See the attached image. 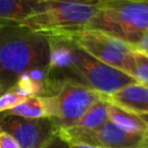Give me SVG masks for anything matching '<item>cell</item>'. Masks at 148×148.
Returning a JSON list of instances; mask_svg holds the SVG:
<instances>
[{"instance_id":"cell-1","label":"cell","mask_w":148,"mask_h":148,"mask_svg":"<svg viewBox=\"0 0 148 148\" xmlns=\"http://www.w3.org/2000/svg\"><path fill=\"white\" fill-rule=\"evenodd\" d=\"M49 67V39L16 23L0 27V83L8 90L25 73Z\"/></svg>"},{"instance_id":"cell-2","label":"cell","mask_w":148,"mask_h":148,"mask_svg":"<svg viewBox=\"0 0 148 148\" xmlns=\"http://www.w3.org/2000/svg\"><path fill=\"white\" fill-rule=\"evenodd\" d=\"M97 10V1L38 0L35 10L16 24L46 37L72 36L73 34L86 29Z\"/></svg>"},{"instance_id":"cell-3","label":"cell","mask_w":148,"mask_h":148,"mask_svg":"<svg viewBox=\"0 0 148 148\" xmlns=\"http://www.w3.org/2000/svg\"><path fill=\"white\" fill-rule=\"evenodd\" d=\"M98 10L87 29L117 37L132 47L148 30V1L101 0Z\"/></svg>"},{"instance_id":"cell-4","label":"cell","mask_w":148,"mask_h":148,"mask_svg":"<svg viewBox=\"0 0 148 148\" xmlns=\"http://www.w3.org/2000/svg\"><path fill=\"white\" fill-rule=\"evenodd\" d=\"M68 37L94 59L125 73L133 50L126 42L103 31L87 28Z\"/></svg>"},{"instance_id":"cell-5","label":"cell","mask_w":148,"mask_h":148,"mask_svg":"<svg viewBox=\"0 0 148 148\" xmlns=\"http://www.w3.org/2000/svg\"><path fill=\"white\" fill-rule=\"evenodd\" d=\"M56 102L57 117L52 119L57 130L73 126L95 103L103 99L97 91L75 82H61L52 95Z\"/></svg>"},{"instance_id":"cell-6","label":"cell","mask_w":148,"mask_h":148,"mask_svg":"<svg viewBox=\"0 0 148 148\" xmlns=\"http://www.w3.org/2000/svg\"><path fill=\"white\" fill-rule=\"evenodd\" d=\"M49 84L50 96L61 82L81 83L77 65L83 51L68 36H49Z\"/></svg>"},{"instance_id":"cell-7","label":"cell","mask_w":148,"mask_h":148,"mask_svg":"<svg viewBox=\"0 0 148 148\" xmlns=\"http://www.w3.org/2000/svg\"><path fill=\"white\" fill-rule=\"evenodd\" d=\"M77 71L81 83L97 91L103 97L110 96L134 82L126 73L94 59L86 52H83L80 58Z\"/></svg>"},{"instance_id":"cell-8","label":"cell","mask_w":148,"mask_h":148,"mask_svg":"<svg viewBox=\"0 0 148 148\" xmlns=\"http://www.w3.org/2000/svg\"><path fill=\"white\" fill-rule=\"evenodd\" d=\"M0 131L13 136L21 148H43L57 132V126L51 118L29 119L1 113Z\"/></svg>"},{"instance_id":"cell-9","label":"cell","mask_w":148,"mask_h":148,"mask_svg":"<svg viewBox=\"0 0 148 148\" xmlns=\"http://www.w3.org/2000/svg\"><path fill=\"white\" fill-rule=\"evenodd\" d=\"M103 98L110 104L148 117V87L146 86L133 82Z\"/></svg>"},{"instance_id":"cell-10","label":"cell","mask_w":148,"mask_h":148,"mask_svg":"<svg viewBox=\"0 0 148 148\" xmlns=\"http://www.w3.org/2000/svg\"><path fill=\"white\" fill-rule=\"evenodd\" d=\"M6 114L29 118V119H40L51 118L56 119L57 110L53 96H30L24 98L17 105L3 112Z\"/></svg>"},{"instance_id":"cell-11","label":"cell","mask_w":148,"mask_h":148,"mask_svg":"<svg viewBox=\"0 0 148 148\" xmlns=\"http://www.w3.org/2000/svg\"><path fill=\"white\" fill-rule=\"evenodd\" d=\"M109 120L123 131L145 138L148 134V117L109 103Z\"/></svg>"},{"instance_id":"cell-12","label":"cell","mask_w":148,"mask_h":148,"mask_svg":"<svg viewBox=\"0 0 148 148\" xmlns=\"http://www.w3.org/2000/svg\"><path fill=\"white\" fill-rule=\"evenodd\" d=\"M38 0H0V22L18 23L37 7Z\"/></svg>"},{"instance_id":"cell-13","label":"cell","mask_w":148,"mask_h":148,"mask_svg":"<svg viewBox=\"0 0 148 148\" xmlns=\"http://www.w3.org/2000/svg\"><path fill=\"white\" fill-rule=\"evenodd\" d=\"M108 120H109V103L103 98L97 103H95L73 125V127L83 131H94L101 127Z\"/></svg>"},{"instance_id":"cell-14","label":"cell","mask_w":148,"mask_h":148,"mask_svg":"<svg viewBox=\"0 0 148 148\" xmlns=\"http://www.w3.org/2000/svg\"><path fill=\"white\" fill-rule=\"evenodd\" d=\"M125 73L134 82L148 87V56L133 49Z\"/></svg>"},{"instance_id":"cell-15","label":"cell","mask_w":148,"mask_h":148,"mask_svg":"<svg viewBox=\"0 0 148 148\" xmlns=\"http://www.w3.org/2000/svg\"><path fill=\"white\" fill-rule=\"evenodd\" d=\"M24 98L21 97L13 88H9L0 96V114L3 112H7L8 110L17 105Z\"/></svg>"},{"instance_id":"cell-16","label":"cell","mask_w":148,"mask_h":148,"mask_svg":"<svg viewBox=\"0 0 148 148\" xmlns=\"http://www.w3.org/2000/svg\"><path fill=\"white\" fill-rule=\"evenodd\" d=\"M43 148H71V145L64 138H61L58 132H56L43 146Z\"/></svg>"},{"instance_id":"cell-17","label":"cell","mask_w":148,"mask_h":148,"mask_svg":"<svg viewBox=\"0 0 148 148\" xmlns=\"http://www.w3.org/2000/svg\"><path fill=\"white\" fill-rule=\"evenodd\" d=\"M0 148H21L16 140L6 132L0 131Z\"/></svg>"},{"instance_id":"cell-18","label":"cell","mask_w":148,"mask_h":148,"mask_svg":"<svg viewBox=\"0 0 148 148\" xmlns=\"http://www.w3.org/2000/svg\"><path fill=\"white\" fill-rule=\"evenodd\" d=\"M133 49L143 53V54H146V56H148V30L142 34V36L136 42V44L133 46Z\"/></svg>"},{"instance_id":"cell-19","label":"cell","mask_w":148,"mask_h":148,"mask_svg":"<svg viewBox=\"0 0 148 148\" xmlns=\"http://www.w3.org/2000/svg\"><path fill=\"white\" fill-rule=\"evenodd\" d=\"M71 148H97V147H94L90 145H84V143H74V145H71Z\"/></svg>"},{"instance_id":"cell-20","label":"cell","mask_w":148,"mask_h":148,"mask_svg":"<svg viewBox=\"0 0 148 148\" xmlns=\"http://www.w3.org/2000/svg\"><path fill=\"white\" fill-rule=\"evenodd\" d=\"M141 148H148V134L143 138V140H142V143H141V146H140Z\"/></svg>"},{"instance_id":"cell-21","label":"cell","mask_w":148,"mask_h":148,"mask_svg":"<svg viewBox=\"0 0 148 148\" xmlns=\"http://www.w3.org/2000/svg\"><path fill=\"white\" fill-rule=\"evenodd\" d=\"M6 90H7V89H6V88H5V87H3V86L0 83V96H1V95H2V94L6 91Z\"/></svg>"},{"instance_id":"cell-22","label":"cell","mask_w":148,"mask_h":148,"mask_svg":"<svg viewBox=\"0 0 148 148\" xmlns=\"http://www.w3.org/2000/svg\"><path fill=\"white\" fill-rule=\"evenodd\" d=\"M3 24H8V23H6V22H0V27L3 25Z\"/></svg>"},{"instance_id":"cell-23","label":"cell","mask_w":148,"mask_h":148,"mask_svg":"<svg viewBox=\"0 0 148 148\" xmlns=\"http://www.w3.org/2000/svg\"><path fill=\"white\" fill-rule=\"evenodd\" d=\"M136 148H141V147H136Z\"/></svg>"}]
</instances>
